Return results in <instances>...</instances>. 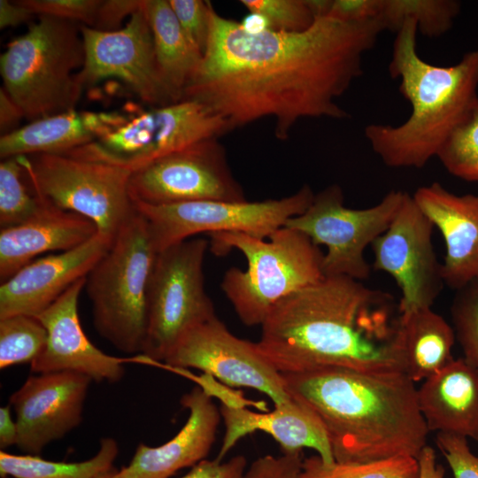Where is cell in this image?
<instances>
[{"mask_svg":"<svg viewBox=\"0 0 478 478\" xmlns=\"http://www.w3.org/2000/svg\"><path fill=\"white\" fill-rule=\"evenodd\" d=\"M419 478H444V468L436 463L434 449L428 444L421 450L418 458Z\"/></svg>","mask_w":478,"mask_h":478,"instance_id":"cell-46","label":"cell"},{"mask_svg":"<svg viewBox=\"0 0 478 478\" xmlns=\"http://www.w3.org/2000/svg\"><path fill=\"white\" fill-rule=\"evenodd\" d=\"M41 198L43 206L35 216L22 224L0 230L1 282L39 255L72 250L98 232L90 220L57 208Z\"/></svg>","mask_w":478,"mask_h":478,"instance_id":"cell-23","label":"cell"},{"mask_svg":"<svg viewBox=\"0 0 478 478\" xmlns=\"http://www.w3.org/2000/svg\"><path fill=\"white\" fill-rule=\"evenodd\" d=\"M11 405H7L0 408V448L4 450L16 445L18 439V428L16 420L11 414Z\"/></svg>","mask_w":478,"mask_h":478,"instance_id":"cell-45","label":"cell"},{"mask_svg":"<svg viewBox=\"0 0 478 478\" xmlns=\"http://www.w3.org/2000/svg\"><path fill=\"white\" fill-rule=\"evenodd\" d=\"M460 7L456 0H383L379 19L384 30L395 33L405 20H412L418 32L437 37L451 28Z\"/></svg>","mask_w":478,"mask_h":478,"instance_id":"cell-29","label":"cell"},{"mask_svg":"<svg viewBox=\"0 0 478 478\" xmlns=\"http://www.w3.org/2000/svg\"><path fill=\"white\" fill-rule=\"evenodd\" d=\"M220 411L226 433L216 458L219 460H222L241 438L259 430L272 436L280 444L282 453L309 448L315 451L325 463L335 461L328 436L318 417L292 397L286 403L274 405V409L266 412H255L244 406L224 404Z\"/></svg>","mask_w":478,"mask_h":478,"instance_id":"cell-22","label":"cell"},{"mask_svg":"<svg viewBox=\"0 0 478 478\" xmlns=\"http://www.w3.org/2000/svg\"><path fill=\"white\" fill-rule=\"evenodd\" d=\"M164 362L172 368L201 370L229 386L256 389L274 405L291 399L281 374L260 352L257 343L233 335L217 315L186 332Z\"/></svg>","mask_w":478,"mask_h":478,"instance_id":"cell-16","label":"cell"},{"mask_svg":"<svg viewBox=\"0 0 478 478\" xmlns=\"http://www.w3.org/2000/svg\"><path fill=\"white\" fill-rule=\"evenodd\" d=\"M129 193L133 202L153 205L246 201L218 138L190 145L133 171Z\"/></svg>","mask_w":478,"mask_h":478,"instance_id":"cell-14","label":"cell"},{"mask_svg":"<svg viewBox=\"0 0 478 478\" xmlns=\"http://www.w3.org/2000/svg\"><path fill=\"white\" fill-rule=\"evenodd\" d=\"M315 20L327 18L330 12L333 0H306Z\"/></svg>","mask_w":478,"mask_h":478,"instance_id":"cell-47","label":"cell"},{"mask_svg":"<svg viewBox=\"0 0 478 478\" xmlns=\"http://www.w3.org/2000/svg\"><path fill=\"white\" fill-rule=\"evenodd\" d=\"M35 15L17 1L0 0V28L16 27L27 22Z\"/></svg>","mask_w":478,"mask_h":478,"instance_id":"cell-44","label":"cell"},{"mask_svg":"<svg viewBox=\"0 0 478 478\" xmlns=\"http://www.w3.org/2000/svg\"><path fill=\"white\" fill-rule=\"evenodd\" d=\"M288 394L321 422L335 461L418 458L429 432L403 372L324 366L281 373Z\"/></svg>","mask_w":478,"mask_h":478,"instance_id":"cell-3","label":"cell"},{"mask_svg":"<svg viewBox=\"0 0 478 478\" xmlns=\"http://www.w3.org/2000/svg\"><path fill=\"white\" fill-rule=\"evenodd\" d=\"M142 0H102L91 28L111 32L120 27L124 19L137 12Z\"/></svg>","mask_w":478,"mask_h":478,"instance_id":"cell-41","label":"cell"},{"mask_svg":"<svg viewBox=\"0 0 478 478\" xmlns=\"http://www.w3.org/2000/svg\"><path fill=\"white\" fill-rule=\"evenodd\" d=\"M383 0H333L328 18L344 23H361L379 19Z\"/></svg>","mask_w":478,"mask_h":478,"instance_id":"cell-40","label":"cell"},{"mask_svg":"<svg viewBox=\"0 0 478 478\" xmlns=\"http://www.w3.org/2000/svg\"><path fill=\"white\" fill-rule=\"evenodd\" d=\"M399 321L404 373L414 383L428 379L454 359V329L432 307L399 314Z\"/></svg>","mask_w":478,"mask_h":478,"instance_id":"cell-26","label":"cell"},{"mask_svg":"<svg viewBox=\"0 0 478 478\" xmlns=\"http://www.w3.org/2000/svg\"><path fill=\"white\" fill-rule=\"evenodd\" d=\"M22 119H25V117L21 109L2 87L0 89L1 136L18 129V125Z\"/></svg>","mask_w":478,"mask_h":478,"instance_id":"cell-43","label":"cell"},{"mask_svg":"<svg viewBox=\"0 0 478 478\" xmlns=\"http://www.w3.org/2000/svg\"><path fill=\"white\" fill-rule=\"evenodd\" d=\"M81 25L40 15L1 54L3 88L29 122L75 110L83 91L76 79L85 62Z\"/></svg>","mask_w":478,"mask_h":478,"instance_id":"cell-6","label":"cell"},{"mask_svg":"<svg viewBox=\"0 0 478 478\" xmlns=\"http://www.w3.org/2000/svg\"><path fill=\"white\" fill-rule=\"evenodd\" d=\"M2 478H12V477H2Z\"/></svg>","mask_w":478,"mask_h":478,"instance_id":"cell-49","label":"cell"},{"mask_svg":"<svg viewBox=\"0 0 478 478\" xmlns=\"http://www.w3.org/2000/svg\"><path fill=\"white\" fill-rule=\"evenodd\" d=\"M91 382L69 371L30 375L9 398L16 415V446L39 456L49 443L77 428Z\"/></svg>","mask_w":478,"mask_h":478,"instance_id":"cell-17","label":"cell"},{"mask_svg":"<svg viewBox=\"0 0 478 478\" xmlns=\"http://www.w3.org/2000/svg\"><path fill=\"white\" fill-rule=\"evenodd\" d=\"M18 157L36 195L90 220L100 234L114 238L135 211L129 193L132 172L125 167L65 154Z\"/></svg>","mask_w":478,"mask_h":478,"instance_id":"cell-8","label":"cell"},{"mask_svg":"<svg viewBox=\"0 0 478 478\" xmlns=\"http://www.w3.org/2000/svg\"><path fill=\"white\" fill-rule=\"evenodd\" d=\"M412 197L443 238L444 284L458 290L478 281V195H457L434 182L417 189Z\"/></svg>","mask_w":478,"mask_h":478,"instance_id":"cell-20","label":"cell"},{"mask_svg":"<svg viewBox=\"0 0 478 478\" xmlns=\"http://www.w3.org/2000/svg\"><path fill=\"white\" fill-rule=\"evenodd\" d=\"M397 305L390 294L346 276H324L279 301L258 347L280 373L324 366L403 372Z\"/></svg>","mask_w":478,"mask_h":478,"instance_id":"cell-2","label":"cell"},{"mask_svg":"<svg viewBox=\"0 0 478 478\" xmlns=\"http://www.w3.org/2000/svg\"><path fill=\"white\" fill-rule=\"evenodd\" d=\"M436 158L451 175L478 183V98L451 133Z\"/></svg>","mask_w":478,"mask_h":478,"instance_id":"cell-33","label":"cell"},{"mask_svg":"<svg viewBox=\"0 0 478 478\" xmlns=\"http://www.w3.org/2000/svg\"><path fill=\"white\" fill-rule=\"evenodd\" d=\"M406 192L391 190L368 208L352 209L343 204L338 185H331L314 195L310 206L289 219L284 227L296 229L317 245H324V276H346L364 281L371 267L364 252L389 227Z\"/></svg>","mask_w":478,"mask_h":478,"instance_id":"cell-11","label":"cell"},{"mask_svg":"<svg viewBox=\"0 0 478 478\" xmlns=\"http://www.w3.org/2000/svg\"><path fill=\"white\" fill-rule=\"evenodd\" d=\"M436 442L454 478H478V456L470 451L467 438L453 434L437 433Z\"/></svg>","mask_w":478,"mask_h":478,"instance_id":"cell-38","label":"cell"},{"mask_svg":"<svg viewBox=\"0 0 478 478\" xmlns=\"http://www.w3.org/2000/svg\"><path fill=\"white\" fill-rule=\"evenodd\" d=\"M434 227L406 193L389 227L371 245L374 269L391 275L400 289L399 314L432 307L444 285Z\"/></svg>","mask_w":478,"mask_h":478,"instance_id":"cell-15","label":"cell"},{"mask_svg":"<svg viewBox=\"0 0 478 478\" xmlns=\"http://www.w3.org/2000/svg\"><path fill=\"white\" fill-rule=\"evenodd\" d=\"M418 29L405 20L396 33L389 74L412 112L400 125L370 124L365 135L374 152L389 167L421 168L435 157L478 98V50L459 62L439 66L417 52Z\"/></svg>","mask_w":478,"mask_h":478,"instance_id":"cell-4","label":"cell"},{"mask_svg":"<svg viewBox=\"0 0 478 478\" xmlns=\"http://www.w3.org/2000/svg\"><path fill=\"white\" fill-rule=\"evenodd\" d=\"M417 397L428 431L478 441V371L463 358L424 380Z\"/></svg>","mask_w":478,"mask_h":478,"instance_id":"cell-24","label":"cell"},{"mask_svg":"<svg viewBox=\"0 0 478 478\" xmlns=\"http://www.w3.org/2000/svg\"><path fill=\"white\" fill-rule=\"evenodd\" d=\"M149 226L136 210L87 275L85 289L98 334L126 353L143 352L148 293L158 255Z\"/></svg>","mask_w":478,"mask_h":478,"instance_id":"cell-7","label":"cell"},{"mask_svg":"<svg viewBox=\"0 0 478 478\" xmlns=\"http://www.w3.org/2000/svg\"><path fill=\"white\" fill-rule=\"evenodd\" d=\"M119 454L115 439L100 440L99 450L92 458L80 462L44 459L36 455H14L0 451V475L12 478H101L115 468Z\"/></svg>","mask_w":478,"mask_h":478,"instance_id":"cell-28","label":"cell"},{"mask_svg":"<svg viewBox=\"0 0 478 478\" xmlns=\"http://www.w3.org/2000/svg\"><path fill=\"white\" fill-rule=\"evenodd\" d=\"M142 6L150 27L161 73L183 100L184 90L197 71L203 55L188 39L168 0H143Z\"/></svg>","mask_w":478,"mask_h":478,"instance_id":"cell-27","label":"cell"},{"mask_svg":"<svg viewBox=\"0 0 478 478\" xmlns=\"http://www.w3.org/2000/svg\"><path fill=\"white\" fill-rule=\"evenodd\" d=\"M247 460L242 455L227 461L204 459L192 466L182 478H244Z\"/></svg>","mask_w":478,"mask_h":478,"instance_id":"cell-42","label":"cell"},{"mask_svg":"<svg viewBox=\"0 0 478 478\" xmlns=\"http://www.w3.org/2000/svg\"><path fill=\"white\" fill-rule=\"evenodd\" d=\"M314 194L308 185L280 198L257 202L199 200L153 205L133 202L146 220L158 252L201 233H244L268 238L286 221L303 213Z\"/></svg>","mask_w":478,"mask_h":478,"instance_id":"cell-12","label":"cell"},{"mask_svg":"<svg viewBox=\"0 0 478 478\" xmlns=\"http://www.w3.org/2000/svg\"><path fill=\"white\" fill-rule=\"evenodd\" d=\"M384 31L379 19L315 20L303 32L251 33L212 12L202 62L184 90L223 118L231 129L270 118L286 140L305 118L345 119L336 100L362 74L366 52Z\"/></svg>","mask_w":478,"mask_h":478,"instance_id":"cell-1","label":"cell"},{"mask_svg":"<svg viewBox=\"0 0 478 478\" xmlns=\"http://www.w3.org/2000/svg\"><path fill=\"white\" fill-rule=\"evenodd\" d=\"M181 404L189 412L182 428L159 446L139 443L129 464L117 470L119 478H169L205 459L216 438L220 411L200 386L183 395Z\"/></svg>","mask_w":478,"mask_h":478,"instance_id":"cell-21","label":"cell"},{"mask_svg":"<svg viewBox=\"0 0 478 478\" xmlns=\"http://www.w3.org/2000/svg\"><path fill=\"white\" fill-rule=\"evenodd\" d=\"M183 32L204 56L211 31L213 6L203 0H168Z\"/></svg>","mask_w":478,"mask_h":478,"instance_id":"cell-36","label":"cell"},{"mask_svg":"<svg viewBox=\"0 0 478 478\" xmlns=\"http://www.w3.org/2000/svg\"><path fill=\"white\" fill-rule=\"evenodd\" d=\"M81 32L85 62L76 79L82 89L106 78H116L150 107L182 100L161 73L152 33L142 5L118 30L104 32L81 25Z\"/></svg>","mask_w":478,"mask_h":478,"instance_id":"cell-13","label":"cell"},{"mask_svg":"<svg viewBox=\"0 0 478 478\" xmlns=\"http://www.w3.org/2000/svg\"><path fill=\"white\" fill-rule=\"evenodd\" d=\"M47 331L35 316L18 314L0 319V369L32 363L43 351Z\"/></svg>","mask_w":478,"mask_h":478,"instance_id":"cell-32","label":"cell"},{"mask_svg":"<svg viewBox=\"0 0 478 478\" xmlns=\"http://www.w3.org/2000/svg\"><path fill=\"white\" fill-rule=\"evenodd\" d=\"M419 474L418 459L411 456L328 464L313 455L303 459L299 478H419Z\"/></svg>","mask_w":478,"mask_h":478,"instance_id":"cell-30","label":"cell"},{"mask_svg":"<svg viewBox=\"0 0 478 478\" xmlns=\"http://www.w3.org/2000/svg\"><path fill=\"white\" fill-rule=\"evenodd\" d=\"M120 112L69 111L29 122L0 138V158L62 154L89 143L127 121Z\"/></svg>","mask_w":478,"mask_h":478,"instance_id":"cell-25","label":"cell"},{"mask_svg":"<svg viewBox=\"0 0 478 478\" xmlns=\"http://www.w3.org/2000/svg\"><path fill=\"white\" fill-rule=\"evenodd\" d=\"M25 170L19 157L0 163V227L18 226L35 216L43 201L25 184Z\"/></svg>","mask_w":478,"mask_h":478,"instance_id":"cell-31","label":"cell"},{"mask_svg":"<svg viewBox=\"0 0 478 478\" xmlns=\"http://www.w3.org/2000/svg\"><path fill=\"white\" fill-rule=\"evenodd\" d=\"M204 238H189L157 255L147 306V332L142 354L150 364L165 361L181 336L216 315L205 291Z\"/></svg>","mask_w":478,"mask_h":478,"instance_id":"cell-10","label":"cell"},{"mask_svg":"<svg viewBox=\"0 0 478 478\" xmlns=\"http://www.w3.org/2000/svg\"><path fill=\"white\" fill-rule=\"evenodd\" d=\"M232 130L207 105L192 99L150 107L113 131L65 155L107 162L131 172L197 143Z\"/></svg>","mask_w":478,"mask_h":478,"instance_id":"cell-9","label":"cell"},{"mask_svg":"<svg viewBox=\"0 0 478 478\" xmlns=\"http://www.w3.org/2000/svg\"><path fill=\"white\" fill-rule=\"evenodd\" d=\"M303 459L302 451L266 455L251 465L244 478H299Z\"/></svg>","mask_w":478,"mask_h":478,"instance_id":"cell-39","label":"cell"},{"mask_svg":"<svg viewBox=\"0 0 478 478\" xmlns=\"http://www.w3.org/2000/svg\"><path fill=\"white\" fill-rule=\"evenodd\" d=\"M450 312L463 358L478 371V281L456 290Z\"/></svg>","mask_w":478,"mask_h":478,"instance_id":"cell-34","label":"cell"},{"mask_svg":"<svg viewBox=\"0 0 478 478\" xmlns=\"http://www.w3.org/2000/svg\"><path fill=\"white\" fill-rule=\"evenodd\" d=\"M240 4L250 13L263 16L275 31L303 32L315 22L306 0H241Z\"/></svg>","mask_w":478,"mask_h":478,"instance_id":"cell-35","label":"cell"},{"mask_svg":"<svg viewBox=\"0 0 478 478\" xmlns=\"http://www.w3.org/2000/svg\"><path fill=\"white\" fill-rule=\"evenodd\" d=\"M117 470L114 469L112 472L109 473L108 474L101 477V478H119L116 474Z\"/></svg>","mask_w":478,"mask_h":478,"instance_id":"cell-48","label":"cell"},{"mask_svg":"<svg viewBox=\"0 0 478 478\" xmlns=\"http://www.w3.org/2000/svg\"><path fill=\"white\" fill-rule=\"evenodd\" d=\"M102 0H19L34 14L67 19L91 27Z\"/></svg>","mask_w":478,"mask_h":478,"instance_id":"cell-37","label":"cell"},{"mask_svg":"<svg viewBox=\"0 0 478 478\" xmlns=\"http://www.w3.org/2000/svg\"><path fill=\"white\" fill-rule=\"evenodd\" d=\"M209 236L214 254L237 250L247 260L245 270L229 268L220 283L246 326H261L279 301L324 277V253L296 229L282 227L266 241L239 232L212 233Z\"/></svg>","mask_w":478,"mask_h":478,"instance_id":"cell-5","label":"cell"},{"mask_svg":"<svg viewBox=\"0 0 478 478\" xmlns=\"http://www.w3.org/2000/svg\"><path fill=\"white\" fill-rule=\"evenodd\" d=\"M114 238L96 233L69 251L50 254L28 263L0 286V319L25 314L37 316L105 254Z\"/></svg>","mask_w":478,"mask_h":478,"instance_id":"cell-18","label":"cell"},{"mask_svg":"<svg viewBox=\"0 0 478 478\" xmlns=\"http://www.w3.org/2000/svg\"><path fill=\"white\" fill-rule=\"evenodd\" d=\"M86 279L73 283L42 313L35 316L47 331L43 351L30 364L34 374L76 372L92 381L118 382L123 377L126 360L108 355L85 335L78 314V300Z\"/></svg>","mask_w":478,"mask_h":478,"instance_id":"cell-19","label":"cell"}]
</instances>
